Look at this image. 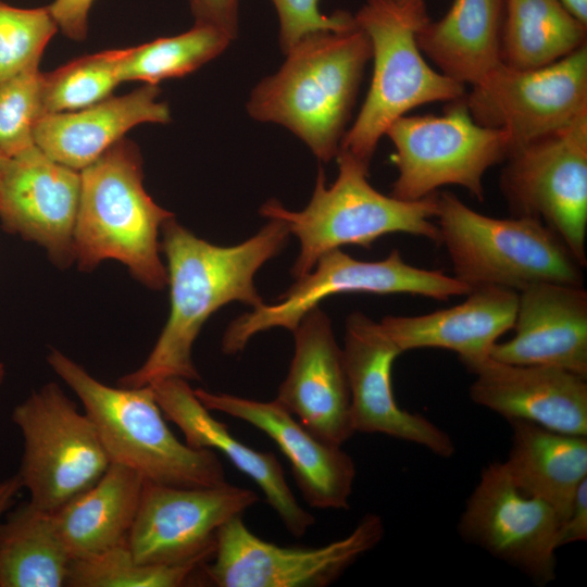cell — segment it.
<instances>
[{
  "label": "cell",
  "instance_id": "cell-1",
  "mask_svg": "<svg viewBox=\"0 0 587 587\" xmlns=\"http://www.w3.org/2000/svg\"><path fill=\"white\" fill-rule=\"evenodd\" d=\"M161 232L170 314L146 361L118 379L121 387H142L171 377L199 379L191 351L203 324L230 302L251 309L264 303L254 276L280 253L290 235L287 226L274 218L252 237L229 247L197 237L174 217L162 225Z\"/></svg>",
  "mask_w": 587,
  "mask_h": 587
},
{
  "label": "cell",
  "instance_id": "cell-2",
  "mask_svg": "<svg viewBox=\"0 0 587 587\" xmlns=\"http://www.w3.org/2000/svg\"><path fill=\"white\" fill-rule=\"evenodd\" d=\"M262 79L247 103L250 116L285 126L322 162L336 158L359 91L371 42L358 25L309 35Z\"/></svg>",
  "mask_w": 587,
  "mask_h": 587
},
{
  "label": "cell",
  "instance_id": "cell-3",
  "mask_svg": "<svg viewBox=\"0 0 587 587\" xmlns=\"http://www.w3.org/2000/svg\"><path fill=\"white\" fill-rule=\"evenodd\" d=\"M80 198L74 229L78 267L93 270L113 259L150 289L167 285L159 233L174 214L143 187L138 147L125 137L80 171Z\"/></svg>",
  "mask_w": 587,
  "mask_h": 587
},
{
  "label": "cell",
  "instance_id": "cell-4",
  "mask_svg": "<svg viewBox=\"0 0 587 587\" xmlns=\"http://www.w3.org/2000/svg\"><path fill=\"white\" fill-rule=\"evenodd\" d=\"M47 361L80 400L111 463L167 486L227 483L215 451L192 448L172 433L150 385L107 386L58 349L50 350Z\"/></svg>",
  "mask_w": 587,
  "mask_h": 587
},
{
  "label": "cell",
  "instance_id": "cell-5",
  "mask_svg": "<svg viewBox=\"0 0 587 587\" xmlns=\"http://www.w3.org/2000/svg\"><path fill=\"white\" fill-rule=\"evenodd\" d=\"M338 175L326 187L320 166L312 198L302 211H290L271 199L260 208L268 220L282 221L300 245L291 274H308L325 253L342 246L370 249L388 234L404 233L440 243V233L433 223L438 211V192L423 199L404 201L377 191L367 180L369 165L345 151H338Z\"/></svg>",
  "mask_w": 587,
  "mask_h": 587
},
{
  "label": "cell",
  "instance_id": "cell-6",
  "mask_svg": "<svg viewBox=\"0 0 587 587\" xmlns=\"http://www.w3.org/2000/svg\"><path fill=\"white\" fill-rule=\"evenodd\" d=\"M353 16L370 39L374 67L364 103L338 151L370 165L379 139L396 120L422 104L461 99L465 86L436 72L423 58L416 34L429 20L425 1L366 0Z\"/></svg>",
  "mask_w": 587,
  "mask_h": 587
},
{
  "label": "cell",
  "instance_id": "cell-7",
  "mask_svg": "<svg viewBox=\"0 0 587 587\" xmlns=\"http://www.w3.org/2000/svg\"><path fill=\"white\" fill-rule=\"evenodd\" d=\"M437 197L440 243L454 277L471 289L498 286L520 291L544 282L583 286V266L540 220L495 218L450 191Z\"/></svg>",
  "mask_w": 587,
  "mask_h": 587
},
{
  "label": "cell",
  "instance_id": "cell-8",
  "mask_svg": "<svg viewBox=\"0 0 587 587\" xmlns=\"http://www.w3.org/2000/svg\"><path fill=\"white\" fill-rule=\"evenodd\" d=\"M11 420L23 437L16 475L40 510L54 512L92 486L111 463L92 421L57 383L33 391Z\"/></svg>",
  "mask_w": 587,
  "mask_h": 587
},
{
  "label": "cell",
  "instance_id": "cell-9",
  "mask_svg": "<svg viewBox=\"0 0 587 587\" xmlns=\"http://www.w3.org/2000/svg\"><path fill=\"white\" fill-rule=\"evenodd\" d=\"M464 97L441 115H403L388 127L385 135L395 146L391 161L398 170L390 196L415 201L458 185L484 200L485 172L504 161L512 147L503 130L473 120Z\"/></svg>",
  "mask_w": 587,
  "mask_h": 587
},
{
  "label": "cell",
  "instance_id": "cell-10",
  "mask_svg": "<svg viewBox=\"0 0 587 587\" xmlns=\"http://www.w3.org/2000/svg\"><path fill=\"white\" fill-rule=\"evenodd\" d=\"M470 290L440 270L408 264L397 249L379 261H361L335 249L323 254L308 274L296 278L276 303H263L233 320L223 335L222 351L237 354L254 335L272 328L292 332L305 313L334 295L410 294L447 300Z\"/></svg>",
  "mask_w": 587,
  "mask_h": 587
},
{
  "label": "cell",
  "instance_id": "cell-11",
  "mask_svg": "<svg viewBox=\"0 0 587 587\" xmlns=\"http://www.w3.org/2000/svg\"><path fill=\"white\" fill-rule=\"evenodd\" d=\"M505 161L500 187L515 216L540 220L586 266L587 110Z\"/></svg>",
  "mask_w": 587,
  "mask_h": 587
},
{
  "label": "cell",
  "instance_id": "cell-12",
  "mask_svg": "<svg viewBox=\"0 0 587 587\" xmlns=\"http://www.w3.org/2000/svg\"><path fill=\"white\" fill-rule=\"evenodd\" d=\"M384 533L382 517L369 513L339 540L321 547H283L254 535L237 515L216 533L205 580L217 587H325L373 549Z\"/></svg>",
  "mask_w": 587,
  "mask_h": 587
},
{
  "label": "cell",
  "instance_id": "cell-13",
  "mask_svg": "<svg viewBox=\"0 0 587 587\" xmlns=\"http://www.w3.org/2000/svg\"><path fill=\"white\" fill-rule=\"evenodd\" d=\"M464 99L477 124L509 136L512 152L587 110V47L537 68L520 70L501 62Z\"/></svg>",
  "mask_w": 587,
  "mask_h": 587
},
{
  "label": "cell",
  "instance_id": "cell-14",
  "mask_svg": "<svg viewBox=\"0 0 587 587\" xmlns=\"http://www.w3.org/2000/svg\"><path fill=\"white\" fill-rule=\"evenodd\" d=\"M258 500L253 490L228 483L175 487L145 479L128 548L143 564L209 563L218 528Z\"/></svg>",
  "mask_w": 587,
  "mask_h": 587
},
{
  "label": "cell",
  "instance_id": "cell-15",
  "mask_svg": "<svg viewBox=\"0 0 587 587\" xmlns=\"http://www.w3.org/2000/svg\"><path fill=\"white\" fill-rule=\"evenodd\" d=\"M560 519L545 501L523 494L503 462L483 469L461 513L463 540L517 569L539 586L555 578Z\"/></svg>",
  "mask_w": 587,
  "mask_h": 587
},
{
  "label": "cell",
  "instance_id": "cell-16",
  "mask_svg": "<svg viewBox=\"0 0 587 587\" xmlns=\"http://www.w3.org/2000/svg\"><path fill=\"white\" fill-rule=\"evenodd\" d=\"M341 349L354 433L390 436L419 445L441 458L454 454V444L445 430L425 416L398 405L391 371L402 350L379 322L360 311L349 314Z\"/></svg>",
  "mask_w": 587,
  "mask_h": 587
},
{
  "label": "cell",
  "instance_id": "cell-17",
  "mask_svg": "<svg viewBox=\"0 0 587 587\" xmlns=\"http://www.w3.org/2000/svg\"><path fill=\"white\" fill-rule=\"evenodd\" d=\"M80 172L43 153L36 145L9 157L1 189L3 229L43 247L60 267L75 261L74 229Z\"/></svg>",
  "mask_w": 587,
  "mask_h": 587
},
{
  "label": "cell",
  "instance_id": "cell-18",
  "mask_svg": "<svg viewBox=\"0 0 587 587\" xmlns=\"http://www.w3.org/2000/svg\"><path fill=\"white\" fill-rule=\"evenodd\" d=\"M294 355L275 400L322 440L341 446L353 434L342 349L319 307L292 330Z\"/></svg>",
  "mask_w": 587,
  "mask_h": 587
},
{
  "label": "cell",
  "instance_id": "cell-19",
  "mask_svg": "<svg viewBox=\"0 0 587 587\" xmlns=\"http://www.w3.org/2000/svg\"><path fill=\"white\" fill-rule=\"evenodd\" d=\"M193 390L210 411L242 420L268 436L288 459L298 488L310 507L349 508L357 469L341 446L315 436L275 399L258 401L202 388Z\"/></svg>",
  "mask_w": 587,
  "mask_h": 587
},
{
  "label": "cell",
  "instance_id": "cell-20",
  "mask_svg": "<svg viewBox=\"0 0 587 587\" xmlns=\"http://www.w3.org/2000/svg\"><path fill=\"white\" fill-rule=\"evenodd\" d=\"M470 398L508 421L587 436V378L554 366L520 365L490 357L467 369Z\"/></svg>",
  "mask_w": 587,
  "mask_h": 587
},
{
  "label": "cell",
  "instance_id": "cell-21",
  "mask_svg": "<svg viewBox=\"0 0 587 587\" xmlns=\"http://www.w3.org/2000/svg\"><path fill=\"white\" fill-rule=\"evenodd\" d=\"M515 335L489 357L505 363L567 370L587 378V291L583 286L532 284L519 294Z\"/></svg>",
  "mask_w": 587,
  "mask_h": 587
},
{
  "label": "cell",
  "instance_id": "cell-22",
  "mask_svg": "<svg viewBox=\"0 0 587 587\" xmlns=\"http://www.w3.org/2000/svg\"><path fill=\"white\" fill-rule=\"evenodd\" d=\"M150 386L165 419L180 429L188 446L223 453L260 487L292 536L308 532L315 519L297 501L273 452L252 449L238 440L226 424L213 417L188 380L171 377Z\"/></svg>",
  "mask_w": 587,
  "mask_h": 587
},
{
  "label": "cell",
  "instance_id": "cell-23",
  "mask_svg": "<svg viewBox=\"0 0 587 587\" xmlns=\"http://www.w3.org/2000/svg\"><path fill=\"white\" fill-rule=\"evenodd\" d=\"M519 305L514 289L483 286L449 309L416 316H385L379 323L402 352L421 348L454 351L466 367L487 359L497 340L513 328Z\"/></svg>",
  "mask_w": 587,
  "mask_h": 587
},
{
  "label": "cell",
  "instance_id": "cell-24",
  "mask_svg": "<svg viewBox=\"0 0 587 587\" xmlns=\"http://www.w3.org/2000/svg\"><path fill=\"white\" fill-rule=\"evenodd\" d=\"M159 95L157 85L145 84L78 111L46 114L35 127V145L52 160L80 172L130 128L168 123V105L157 100Z\"/></svg>",
  "mask_w": 587,
  "mask_h": 587
},
{
  "label": "cell",
  "instance_id": "cell-25",
  "mask_svg": "<svg viewBox=\"0 0 587 587\" xmlns=\"http://www.w3.org/2000/svg\"><path fill=\"white\" fill-rule=\"evenodd\" d=\"M508 422L511 448L502 462L510 478L523 494L548 503L561 523L571 511L578 487L587 479V436L523 420Z\"/></svg>",
  "mask_w": 587,
  "mask_h": 587
},
{
  "label": "cell",
  "instance_id": "cell-26",
  "mask_svg": "<svg viewBox=\"0 0 587 587\" xmlns=\"http://www.w3.org/2000/svg\"><path fill=\"white\" fill-rule=\"evenodd\" d=\"M505 0H453L444 17L430 18L416 42L445 76L474 86L501 60Z\"/></svg>",
  "mask_w": 587,
  "mask_h": 587
},
{
  "label": "cell",
  "instance_id": "cell-27",
  "mask_svg": "<svg viewBox=\"0 0 587 587\" xmlns=\"http://www.w3.org/2000/svg\"><path fill=\"white\" fill-rule=\"evenodd\" d=\"M143 483L136 471L110 463L92 486L52 512L72 560L92 557L127 539Z\"/></svg>",
  "mask_w": 587,
  "mask_h": 587
},
{
  "label": "cell",
  "instance_id": "cell-28",
  "mask_svg": "<svg viewBox=\"0 0 587 587\" xmlns=\"http://www.w3.org/2000/svg\"><path fill=\"white\" fill-rule=\"evenodd\" d=\"M71 561L51 512L27 501L0 521V587L65 586Z\"/></svg>",
  "mask_w": 587,
  "mask_h": 587
},
{
  "label": "cell",
  "instance_id": "cell-29",
  "mask_svg": "<svg viewBox=\"0 0 587 587\" xmlns=\"http://www.w3.org/2000/svg\"><path fill=\"white\" fill-rule=\"evenodd\" d=\"M587 25L559 0H505L501 60L520 68L554 63L586 45Z\"/></svg>",
  "mask_w": 587,
  "mask_h": 587
},
{
  "label": "cell",
  "instance_id": "cell-30",
  "mask_svg": "<svg viewBox=\"0 0 587 587\" xmlns=\"http://www.w3.org/2000/svg\"><path fill=\"white\" fill-rule=\"evenodd\" d=\"M232 40L214 27L195 24L183 34L126 48L120 66L121 80L157 85L183 77L220 55Z\"/></svg>",
  "mask_w": 587,
  "mask_h": 587
},
{
  "label": "cell",
  "instance_id": "cell-31",
  "mask_svg": "<svg viewBox=\"0 0 587 587\" xmlns=\"http://www.w3.org/2000/svg\"><path fill=\"white\" fill-rule=\"evenodd\" d=\"M207 563L143 564L137 562L127 539L101 553L71 561L68 587H180L204 582ZM207 582V580H205Z\"/></svg>",
  "mask_w": 587,
  "mask_h": 587
},
{
  "label": "cell",
  "instance_id": "cell-32",
  "mask_svg": "<svg viewBox=\"0 0 587 587\" xmlns=\"http://www.w3.org/2000/svg\"><path fill=\"white\" fill-rule=\"evenodd\" d=\"M125 52L126 48L104 50L43 73L46 114L78 111L111 97L122 83L120 66Z\"/></svg>",
  "mask_w": 587,
  "mask_h": 587
},
{
  "label": "cell",
  "instance_id": "cell-33",
  "mask_svg": "<svg viewBox=\"0 0 587 587\" xmlns=\"http://www.w3.org/2000/svg\"><path fill=\"white\" fill-rule=\"evenodd\" d=\"M58 29L48 5L23 9L0 0V83L39 67L42 52Z\"/></svg>",
  "mask_w": 587,
  "mask_h": 587
},
{
  "label": "cell",
  "instance_id": "cell-34",
  "mask_svg": "<svg viewBox=\"0 0 587 587\" xmlns=\"http://www.w3.org/2000/svg\"><path fill=\"white\" fill-rule=\"evenodd\" d=\"M39 67L0 83V150L13 157L35 146L34 132L46 115Z\"/></svg>",
  "mask_w": 587,
  "mask_h": 587
},
{
  "label": "cell",
  "instance_id": "cell-35",
  "mask_svg": "<svg viewBox=\"0 0 587 587\" xmlns=\"http://www.w3.org/2000/svg\"><path fill=\"white\" fill-rule=\"evenodd\" d=\"M321 0H272L279 18V43L284 53L302 38L322 32H342L357 25L346 11L332 15L319 9Z\"/></svg>",
  "mask_w": 587,
  "mask_h": 587
},
{
  "label": "cell",
  "instance_id": "cell-36",
  "mask_svg": "<svg viewBox=\"0 0 587 587\" xmlns=\"http://www.w3.org/2000/svg\"><path fill=\"white\" fill-rule=\"evenodd\" d=\"M195 24L214 27L233 40L238 33L239 0H188Z\"/></svg>",
  "mask_w": 587,
  "mask_h": 587
},
{
  "label": "cell",
  "instance_id": "cell-37",
  "mask_svg": "<svg viewBox=\"0 0 587 587\" xmlns=\"http://www.w3.org/2000/svg\"><path fill=\"white\" fill-rule=\"evenodd\" d=\"M95 0H54L48 5L59 29L73 40H84L88 14Z\"/></svg>",
  "mask_w": 587,
  "mask_h": 587
},
{
  "label": "cell",
  "instance_id": "cell-38",
  "mask_svg": "<svg viewBox=\"0 0 587 587\" xmlns=\"http://www.w3.org/2000/svg\"><path fill=\"white\" fill-rule=\"evenodd\" d=\"M587 540V479L578 487L571 511L560 523L558 546Z\"/></svg>",
  "mask_w": 587,
  "mask_h": 587
},
{
  "label": "cell",
  "instance_id": "cell-39",
  "mask_svg": "<svg viewBox=\"0 0 587 587\" xmlns=\"http://www.w3.org/2000/svg\"><path fill=\"white\" fill-rule=\"evenodd\" d=\"M21 489L23 487L16 474L0 480V521L13 505Z\"/></svg>",
  "mask_w": 587,
  "mask_h": 587
},
{
  "label": "cell",
  "instance_id": "cell-40",
  "mask_svg": "<svg viewBox=\"0 0 587 587\" xmlns=\"http://www.w3.org/2000/svg\"><path fill=\"white\" fill-rule=\"evenodd\" d=\"M559 2L575 18L587 25V0H559Z\"/></svg>",
  "mask_w": 587,
  "mask_h": 587
},
{
  "label": "cell",
  "instance_id": "cell-41",
  "mask_svg": "<svg viewBox=\"0 0 587 587\" xmlns=\"http://www.w3.org/2000/svg\"><path fill=\"white\" fill-rule=\"evenodd\" d=\"M8 159L9 157L0 150V189Z\"/></svg>",
  "mask_w": 587,
  "mask_h": 587
},
{
  "label": "cell",
  "instance_id": "cell-42",
  "mask_svg": "<svg viewBox=\"0 0 587 587\" xmlns=\"http://www.w3.org/2000/svg\"><path fill=\"white\" fill-rule=\"evenodd\" d=\"M4 376H5V367H4V364L0 362V386L3 383Z\"/></svg>",
  "mask_w": 587,
  "mask_h": 587
},
{
  "label": "cell",
  "instance_id": "cell-43",
  "mask_svg": "<svg viewBox=\"0 0 587 587\" xmlns=\"http://www.w3.org/2000/svg\"><path fill=\"white\" fill-rule=\"evenodd\" d=\"M401 3H415V2H424L425 0H397Z\"/></svg>",
  "mask_w": 587,
  "mask_h": 587
}]
</instances>
